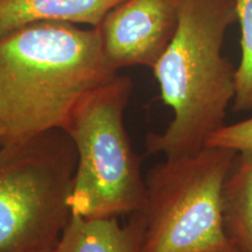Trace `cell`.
<instances>
[{"mask_svg": "<svg viewBox=\"0 0 252 252\" xmlns=\"http://www.w3.org/2000/svg\"><path fill=\"white\" fill-rule=\"evenodd\" d=\"M206 146L228 149L237 153L252 152V116L234 124H225L209 138Z\"/></svg>", "mask_w": 252, "mask_h": 252, "instance_id": "8fae6325", "label": "cell"}, {"mask_svg": "<svg viewBox=\"0 0 252 252\" xmlns=\"http://www.w3.org/2000/svg\"><path fill=\"white\" fill-rule=\"evenodd\" d=\"M77 153L53 130L0 147V252L55 249L71 217Z\"/></svg>", "mask_w": 252, "mask_h": 252, "instance_id": "5b68a950", "label": "cell"}, {"mask_svg": "<svg viewBox=\"0 0 252 252\" xmlns=\"http://www.w3.org/2000/svg\"><path fill=\"white\" fill-rule=\"evenodd\" d=\"M182 0H125L104 18L98 30L104 55L122 68H153L174 36Z\"/></svg>", "mask_w": 252, "mask_h": 252, "instance_id": "8992f818", "label": "cell"}, {"mask_svg": "<svg viewBox=\"0 0 252 252\" xmlns=\"http://www.w3.org/2000/svg\"><path fill=\"white\" fill-rule=\"evenodd\" d=\"M236 156L206 146L150 169L144 202L130 215L140 231V252H238L226 234L222 201Z\"/></svg>", "mask_w": 252, "mask_h": 252, "instance_id": "3957f363", "label": "cell"}, {"mask_svg": "<svg viewBox=\"0 0 252 252\" xmlns=\"http://www.w3.org/2000/svg\"><path fill=\"white\" fill-rule=\"evenodd\" d=\"M118 75L98 27L36 23L0 39V131L4 143L64 130L88 94Z\"/></svg>", "mask_w": 252, "mask_h": 252, "instance_id": "6da1fadb", "label": "cell"}, {"mask_svg": "<svg viewBox=\"0 0 252 252\" xmlns=\"http://www.w3.org/2000/svg\"><path fill=\"white\" fill-rule=\"evenodd\" d=\"M34 252H55V249H46V250H39Z\"/></svg>", "mask_w": 252, "mask_h": 252, "instance_id": "7c38bea8", "label": "cell"}, {"mask_svg": "<svg viewBox=\"0 0 252 252\" xmlns=\"http://www.w3.org/2000/svg\"><path fill=\"white\" fill-rule=\"evenodd\" d=\"M2 143H4V139H2V134H1V131H0V147H1Z\"/></svg>", "mask_w": 252, "mask_h": 252, "instance_id": "4fadbf2b", "label": "cell"}, {"mask_svg": "<svg viewBox=\"0 0 252 252\" xmlns=\"http://www.w3.org/2000/svg\"><path fill=\"white\" fill-rule=\"evenodd\" d=\"M226 234L238 252H252V152L237 153L223 185Z\"/></svg>", "mask_w": 252, "mask_h": 252, "instance_id": "9c48e42d", "label": "cell"}, {"mask_svg": "<svg viewBox=\"0 0 252 252\" xmlns=\"http://www.w3.org/2000/svg\"><path fill=\"white\" fill-rule=\"evenodd\" d=\"M132 87L130 77L117 75L78 104L63 130L77 153L69 196L72 215H131L144 202L146 185L140 158L124 124Z\"/></svg>", "mask_w": 252, "mask_h": 252, "instance_id": "277c9868", "label": "cell"}, {"mask_svg": "<svg viewBox=\"0 0 252 252\" xmlns=\"http://www.w3.org/2000/svg\"><path fill=\"white\" fill-rule=\"evenodd\" d=\"M55 252H140V231L131 220L122 225L117 217L71 215Z\"/></svg>", "mask_w": 252, "mask_h": 252, "instance_id": "ba28073f", "label": "cell"}, {"mask_svg": "<svg viewBox=\"0 0 252 252\" xmlns=\"http://www.w3.org/2000/svg\"><path fill=\"white\" fill-rule=\"evenodd\" d=\"M125 0H0V39L36 23H69L98 27Z\"/></svg>", "mask_w": 252, "mask_h": 252, "instance_id": "52a82bcc", "label": "cell"}, {"mask_svg": "<svg viewBox=\"0 0 252 252\" xmlns=\"http://www.w3.org/2000/svg\"><path fill=\"white\" fill-rule=\"evenodd\" d=\"M236 21V0H182L174 36L152 68L173 119L162 132L147 135L151 156L200 152L226 124L236 96V68L222 47Z\"/></svg>", "mask_w": 252, "mask_h": 252, "instance_id": "7a4b0ae2", "label": "cell"}, {"mask_svg": "<svg viewBox=\"0 0 252 252\" xmlns=\"http://www.w3.org/2000/svg\"><path fill=\"white\" fill-rule=\"evenodd\" d=\"M241 25V61L236 68V96L232 108L237 112L252 111V0H236Z\"/></svg>", "mask_w": 252, "mask_h": 252, "instance_id": "30bf717a", "label": "cell"}]
</instances>
